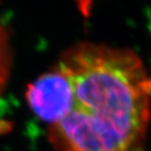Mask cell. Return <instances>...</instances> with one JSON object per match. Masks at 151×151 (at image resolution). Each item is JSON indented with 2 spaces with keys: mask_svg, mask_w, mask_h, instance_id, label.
Wrapping results in <instances>:
<instances>
[{
  "mask_svg": "<svg viewBox=\"0 0 151 151\" xmlns=\"http://www.w3.org/2000/svg\"><path fill=\"white\" fill-rule=\"evenodd\" d=\"M11 68V48L7 32L0 21V93L5 87Z\"/></svg>",
  "mask_w": 151,
  "mask_h": 151,
  "instance_id": "cell-3",
  "label": "cell"
},
{
  "mask_svg": "<svg viewBox=\"0 0 151 151\" xmlns=\"http://www.w3.org/2000/svg\"><path fill=\"white\" fill-rule=\"evenodd\" d=\"M14 127H15V123L13 121L0 119V135L9 134V132L13 131Z\"/></svg>",
  "mask_w": 151,
  "mask_h": 151,
  "instance_id": "cell-4",
  "label": "cell"
},
{
  "mask_svg": "<svg viewBox=\"0 0 151 151\" xmlns=\"http://www.w3.org/2000/svg\"><path fill=\"white\" fill-rule=\"evenodd\" d=\"M58 68L70 81L73 107L48 129L57 150H141L150 119L151 79L134 52L84 42L66 50Z\"/></svg>",
  "mask_w": 151,
  "mask_h": 151,
  "instance_id": "cell-1",
  "label": "cell"
},
{
  "mask_svg": "<svg viewBox=\"0 0 151 151\" xmlns=\"http://www.w3.org/2000/svg\"><path fill=\"white\" fill-rule=\"evenodd\" d=\"M25 99L35 116L52 125L65 118L73 107L70 81L58 67L28 84Z\"/></svg>",
  "mask_w": 151,
  "mask_h": 151,
  "instance_id": "cell-2",
  "label": "cell"
}]
</instances>
